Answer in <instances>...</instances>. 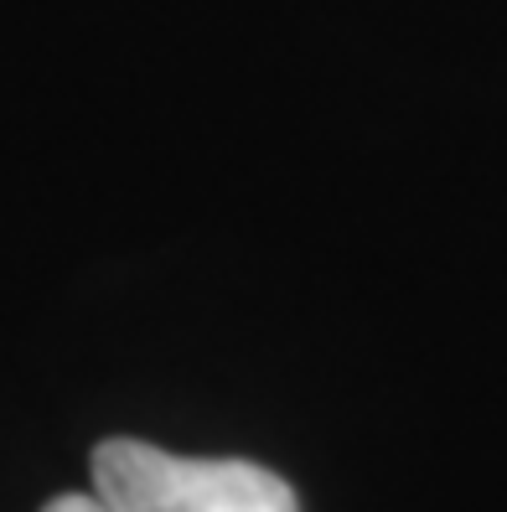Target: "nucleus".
I'll return each mask as SVG.
<instances>
[{
  "label": "nucleus",
  "mask_w": 507,
  "mask_h": 512,
  "mask_svg": "<svg viewBox=\"0 0 507 512\" xmlns=\"http://www.w3.org/2000/svg\"><path fill=\"white\" fill-rule=\"evenodd\" d=\"M94 492L114 512H301L290 481L254 461L171 456L145 440L94 450Z\"/></svg>",
  "instance_id": "nucleus-1"
},
{
  "label": "nucleus",
  "mask_w": 507,
  "mask_h": 512,
  "mask_svg": "<svg viewBox=\"0 0 507 512\" xmlns=\"http://www.w3.org/2000/svg\"><path fill=\"white\" fill-rule=\"evenodd\" d=\"M42 512H114L99 492H63V497H52Z\"/></svg>",
  "instance_id": "nucleus-2"
}]
</instances>
